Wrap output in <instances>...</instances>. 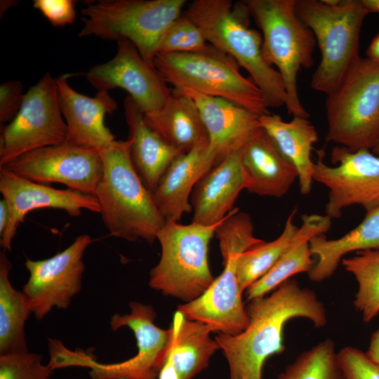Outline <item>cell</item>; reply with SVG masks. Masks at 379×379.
<instances>
[{"mask_svg":"<svg viewBox=\"0 0 379 379\" xmlns=\"http://www.w3.org/2000/svg\"><path fill=\"white\" fill-rule=\"evenodd\" d=\"M249 302L247 327L235 335L220 333L215 337L227 359L229 379H262L266 360L285 350L283 331L289 320L305 318L316 328L327 324L324 304L312 290L301 287L295 279Z\"/></svg>","mask_w":379,"mask_h":379,"instance_id":"cell-1","label":"cell"},{"mask_svg":"<svg viewBox=\"0 0 379 379\" xmlns=\"http://www.w3.org/2000/svg\"><path fill=\"white\" fill-rule=\"evenodd\" d=\"M131 140H115L100 150L101 178L94 196L110 236L153 243L166 220L131 159Z\"/></svg>","mask_w":379,"mask_h":379,"instance_id":"cell-2","label":"cell"},{"mask_svg":"<svg viewBox=\"0 0 379 379\" xmlns=\"http://www.w3.org/2000/svg\"><path fill=\"white\" fill-rule=\"evenodd\" d=\"M183 13L201 29L210 44L248 72L269 107L286 105L282 78L263 55L262 34L249 27L244 1L234 5L229 0H194Z\"/></svg>","mask_w":379,"mask_h":379,"instance_id":"cell-3","label":"cell"},{"mask_svg":"<svg viewBox=\"0 0 379 379\" xmlns=\"http://www.w3.org/2000/svg\"><path fill=\"white\" fill-rule=\"evenodd\" d=\"M295 8L321 54L311 87L327 95L360 57L361 29L369 13L362 0H296Z\"/></svg>","mask_w":379,"mask_h":379,"instance_id":"cell-4","label":"cell"},{"mask_svg":"<svg viewBox=\"0 0 379 379\" xmlns=\"http://www.w3.org/2000/svg\"><path fill=\"white\" fill-rule=\"evenodd\" d=\"M130 312L115 313L110 319L112 331L129 328L136 339L138 352L121 362L102 364L93 355L83 350H70L61 341L55 342L50 349V362L55 369L80 366L90 369L91 379H157L170 352L173 329L158 327L156 312L149 305L130 302Z\"/></svg>","mask_w":379,"mask_h":379,"instance_id":"cell-5","label":"cell"},{"mask_svg":"<svg viewBox=\"0 0 379 379\" xmlns=\"http://www.w3.org/2000/svg\"><path fill=\"white\" fill-rule=\"evenodd\" d=\"M249 14L262 32V53L280 74L286 93V107L293 117L309 118L298 95V76L314 62L316 39L296 12V0H248Z\"/></svg>","mask_w":379,"mask_h":379,"instance_id":"cell-6","label":"cell"},{"mask_svg":"<svg viewBox=\"0 0 379 379\" xmlns=\"http://www.w3.org/2000/svg\"><path fill=\"white\" fill-rule=\"evenodd\" d=\"M185 0H101L81 9L80 37L126 39L152 65L169 27L182 13Z\"/></svg>","mask_w":379,"mask_h":379,"instance_id":"cell-7","label":"cell"},{"mask_svg":"<svg viewBox=\"0 0 379 379\" xmlns=\"http://www.w3.org/2000/svg\"><path fill=\"white\" fill-rule=\"evenodd\" d=\"M222 221L203 225L166 220L157 237L161 257L149 272V286L185 302L203 294L214 280L208 265L209 243Z\"/></svg>","mask_w":379,"mask_h":379,"instance_id":"cell-8","label":"cell"},{"mask_svg":"<svg viewBox=\"0 0 379 379\" xmlns=\"http://www.w3.org/2000/svg\"><path fill=\"white\" fill-rule=\"evenodd\" d=\"M327 142L352 151L379 143V64L359 57L326 95Z\"/></svg>","mask_w":379,"mask_h":379,"instance_id":"cell-9","label":"cell"},{"mask_svg":"<svg viewBox=\"0 0 379 379\" xmlns=\"http://www.w3.org/2000/svg\"><path fill=\"white\" fill-rule=\"evenodd\" d=\"M154 65L173 91L223 98L259 116L270 113L259 88L240 73L232 57L215 47L206 53H158Z\"/></svg>","mask_w":379,"mask_h":379,"instance_id":"cell-10","label":"cell"},{"mask_svg":"<svg viewBox=\"0 0 379 379\" xmlns=\"http://www.w3.org/2000/svg\"><path fill=\"white\" fill-rule=\"evenodd\" d=\"M67 135L55 77L47 72L24 94L18 113L1 130L0 167L30 151L62 144Z\"/></svg>","mask_w":379,"mask_h":379,"instance_id":"cell-11","label":"cell"},{"mask_svg":"<svg viewBox=\"0 0 379 379\" xmlns=\"http://www.w3.org/2000/svg\"><path fill=\"white\" fill-rule=\"evenodd\" d=\"M324 152L317 151L313 180L328 190L326 215L338 218L352 205L368 211L379 205V156L368 149L352 151L335 146L331 151V166L324 161Z\"/></svg>","mask_w":379,"mask_h":379,"instance_id":"cell-12","label":"cell"},{"mask_svg":"<svg viewBox=\"0 0 379 379\" xmlns=\"http://www.w3.org/2000/svg\"><path fill=\"white\" fill-rule=\"evenodd\" d=\"M92 242L88 234H81L51 258L39 260L27 258L25 265L29 277L22 292L37 320H42L53 307H69L81 288L85 270L83 258Z\"/></svg>","mask_w":379,"mask_h":379,"instance_id":"cell-13","label":"cell"},{"mask_svg":"<svg viewBox=\"0 0 379 379\" xmlns=\"http://www.w3.org/2000/svg\"><path fill=\"white\" fill-rule=\"evenodd\" d=\"M0 168L38 183H61L94 195L102 164L99 149L64 142L30 151Z\"/></svg>","mask_w":379,"mask_h":379,"instance_id":"cell-14","label":"cell"},{"mask_svg":"<svg viewBox=\"0 0 379 379\" xmlns=\"http://www.w3.org/2000/svg\"><path fill=\"white\" fill-rule=\"evenodd\" d=\"M117 42L114 57L91 68L84 74L86 79L98 91L117 88L125 90L144 114L159 109L173 89L130 41L120 39Z\"/></svg>","mask_w":379,"mask_h":379,"instance_id":"cell-15","label":"cell"},{"mask_svg":"<svg viewBox=\"0 0 379 379\" xmlns=\"http://www.w3.org/2000/svg\"><path fill=\"white\" fill-rule=\"evenodd\" d=\"M0 192L8 204L9 220L0 244L4 251H11L12 241L26 215L36 209H61L78 217L82 210L100 213L94 195L71 189L58 190L22 178L0 168Z\"/></svg>","mask_w":379,"mask_h":379,"instance_id":"cell-16","label":"cell"},{"mask_svg":"<svg viewBox=\"0 0 379 379\" xmlns=\"http://www.w3.org/2000/svg\"><path fill=\"white\" fill-rule=\"evenodd\" d=\"M232 254L222 260L224 269L199 298L178 306L187 319L204 323L213 332L235 335L248 324L237 275V259Z\"/></svg>","mask_w":379,"mask_h":379,"instance_id":"cell-17","label":"cell"},{"mask_svg":"<svg viewBox=\"0 0 379 379\" xmlns=\"http://www.w3.org/2000/svg\"><path fill=\"white\" fill-rule=\"evenodd\" d=\"M70 76L55 77L59 104L67 127L65 142L99 150L108 147L115 138L105 124V117L117 110V102L107 91H99L93 98L77 92L67 81Z\"/></svg>","mask_w":379,"mask_h":379,"instance_id":"cell-18","label":"cell"},{"mask_svg":"<svg viewBox=\"0 0 379 379\" xmlns=\"http://www.w3.org/2000/svg\"><path fill=\"white\" fill-rule=\"evenodd\" d=\"M173 91L186 94L194 101L217 164L239 152L262 130L259 115L230 100L190 90Z\"/></svg>","mask_w":379,"mask_h":379,"instance_id":"cell-19","label":"cell"},{"mask_svg":"<svg viewBox=\"0 0 379 379\" xmlns=\"http://www.w3.org/2000/svg\"><path fill=\"white\" fill-rule=\"evenodd\" d=\"M216 164L209 140L181 154L171 164L152 192L154 202L166 220L178 222L192 211L189 199L194 186Z\"/></svg>","mask_w":379,"mask_h":379,"instance_id":"cell-20","label":"cell"},{"mask_svg":"<svg viewBox=\"0 0 379 379\" xmlns=\"http://www.w3.org/2000/svg\"><path fill=\"white\" fill-rule=\"evenodd\" d=\"M239 152L218 162L197 182L190 200L192 222L213 225L222 221L233 210L239 194L245 189Z\"/></svg>","mask_w":379,"mask_h":379,"instance_id":"cell-21","label":"cell"},{"mask_svg":"<svg viewBox=\"0 0 379 379\" xmlns=\"http://www.w3.org/2000/svg\"><path fill=\"white\" fill-rule=\"evenodd\" d=\"M245 190L259 196L281 197L298 173L262 128L240 151Z\"/></svg>","mask_w":379,"mask_h":379,"instance_id":"cell-22","label":"cell"},{"mask_svg":"<svg viewBox=\"0 0 379 379\" xmlns=\"http://www.w3.org/2000/svg\"><path fill=\"white\" fill-rule=\"evenodd\" d=\"M124 113L131 140L132 164L145 186L152 193L171 164L183 152L147 124L144 113L129 95L124 100Z\"/></svg>","mask_w":379,"mask_h":379,"instance_id":"cell-23","label":"cell"},{"mask_svg":"<svg viewBox=\"0 0 379 379\" xmlns=\"http://www.w3.org/2000/svg\"><path fill=\"white\" fill-rule=\"evenodd\" d=\"M262 128L271 138L281 154L295 166L298 173L300 193L310 192L314 164L311 159L313 145L318 140L315 126L308 118L293 117L284 121L276 114L260 116Z\"/></svg>","mask_w":379,"mask_h":379,"instance_id":"cell-24","label":"cell"},{"mask_svg":"<svg viewBox=\"0 0 379 379\" xmlns=\"http://www.w3.org/2000/svg\"><path fill=\"white\" fill-rule=\"evenodd\" d=\"M310 251L317 257L308 276L312 281L321 282L331 277L347 253L353 251H379V205L366 211L364 220L354 229L335 239L324 234L309 240Z\"/></svg>","mask_w":379,"mask_h":379,"instance_id":"cell-25","label":"cell"},{"mask_svg":"<svg viewBox=\"0 0 379 379\" xmlns=\"http://www.w3.org/2000/svg\"><path fill=\"white\" fill-rule=\"evenodd\" d=\"M144 118L152 129L183 153L208 140L199 109L186 94L173 91L162 107L144 114Z\"/></svg>","mask_w":379,"mask_h":379,"instance_id":"cell-26","label":"cell"},{"mask_svg":"<svg viewBox=\"0 0 379 379\" xmlns=\"http://www.w3.org/2000/svg\"><path fill=\"white\" fill-rule=\"evenodd\" d=\"M302 225L291 248L278 262L261 278L247 289L248 301L266 295L295 274L307 272L314 265L309 240L314 236L324 234L331 225V218L327 215H304Z\"/></svg>","mask_w":379,"mask_h":379,"instance_id":"cell-27","label":"cell"},{"mask_svg":"<svg viewBox=\"0 0 379 379\" xmlns=\"http://www.w3.org/2000/svg\"><path fill=\"white\" fill-rule=\"evenodd\" d=\"M171 326L173 340L168 354L180 379H192L206 369L213 354L220 347L210 334L208 325L187 319L176 311Z\"/></svg>","mask_w":379,"mask_h":379,"instance_id":"cell-28","label":"cell"},{"mask_svg":"<svg viewBox=\"0 0 379 379\" xmlns=\"http://www.w3.org/2000/svg\"><path fill=\"white\" fill-rule=\"evenodd\" d=\"M12 264L6 251L0 253V354L28 351L25 322L32 314L22 291L15 289L9 279Z\"/></svg>","mask_w":379,"mask_h":379,"instance_id":"cell-29","label":"cell"},{"mask_svg":"<svg viewBox=\"0 0 379 379\" xmlns=\"http://www.w3.org/2000/svg\"><path fill=\"white\" fill-rule=\"evenodd\" d=\"M295 213V209L292 211L277 239L264 241L239 256L237 275L242 291L264 276L293 245L300 230L293 221Z\"/></svg>","mask_w":379,"mask_h":379,"instance_id":"cell-30","label":"cell"},{"mask_svg":"<svg viewBox=\"0 0 379 379\" xmlns=\"http://www.w3.org/2000/svg\"><path fill=\"white\" fill-rule=\"evenodd\" d=\"M342 263L357 282L354 306L363 321L369 323L379 314V251H357L353 257L343 259Z\"/></svg>","mask_w":379,"mask_h":379,"instance_id":"cell-31","label":"cell"},{"mask_svg":"<svg viewBox=\"0 0 379 379\" xmlns=\"http://www.w3.org/2000/svg\"><path fill=\"white\" fill-rule=\"evenodd\" d=\"M277 379H343L334 342L327 338L300 353Z\"/></svg>","mask_w":379,"mask_h":379,"instance_id":"cell-32","label":"cell"},{"mask_svg":"<svg viewBox=\"0 0 379 379\" xmlns=\"http://www.w3.org/2000/svg\"><path fill=\"white\" fill-rule=\"evenodd\" d=\"M215 234L222 260L232 254H241L264 241L254 236L250 216L238 208L228 214L216 228Z\"/></svg>","mask_w":379,"mask_h":379,"instance_id":"cell-33","label":"cell"},{"mask_svg":"<svg viewBox=\"0 0 379 379\" xmlns=\"http://www.w3.org/2000/svg\"><path fill=\"white\" fill-rule=\"evenodd\" d=\"M213 48L201 29L183 13L166 32L158 53H206Z\"/></svg>","mask_w":379,"mask_h":379,"instance_id":"cell-34","label":"cell"},{"mask_svg":"<svg viewBox=\"0 0 379 379\" xmlns=\"http://www.w3.org/2000/svg\"><path fill=\"white\" fill-rule=\"evenodd\" d=\"M29 351L0 354V379H50L53 369Z\"/></svg>","mask_w":379,"mask_h":379,"instance_id":"cell-35","label":"cell"},{"mask_svg":"<svg viewBox=\"0 0 379 379\" xmlns=\"http://www.w3.org/2000/svg\"><path fill=\"white\" fill-rule=\"evenodd\" d=\"M338 359L343 379H379V364L357 347H343Z\"/></svg>","mask_w":379,"mask_h":379,"instance_id":"cell-36","label":"cell"},{"mask_svg":"<svg viewBox=\"0 0 379 379\" xmlns=\"http://www.w3.org/2000/svg\"><path fill=\"white\" fill-rule=\"evenodd\" d=\"M75 5L73 0H34L33 2V7L54 27H64L74 22Z\"/></svg>","mask_w":379,"mask_h":379,"instance_id":"cell-37","label":"cell"},{"mask_svg":"<svg viewBox=\"0 0 379 379\" xmlns=\"http://www.w3.org/2000/svg\"><path fill=\"white\" fill-rule=\"evenodd\" d=\"M25 93L20 81H8L0 86V124L11 121L18 113Z\"/></svg>","mask_w":379,"mask_h":379,"instance_id":"cell-38","label":"cell"},{"mask_svg":"<svg viewBox=\"0 0 379 379\" xmlns=\"http://www.w3.org/2000/svg\"><path fill=\"white\" fill-rule=\"evenodd\" d=\"M366 354L371 360L379 364V329L371 333Z\"/></svg>","mask_w":379,"mask_h":379,"instance_id":"cell-39","label":"cell"},{"mask_svg":"<svg viewBox=\"0 0 379 379\" xmlns=\"http://www.w3.org/2000/svg\"><path fill=\"white\" fill-rule=\"evenodd\" d=\"M157 379H180L172 362L166 359Z\"/></svg>","mask_w":379,"mask_h":379,"instance_id":"cell-40","label":"cell"},{"mask_svg":"<svg viewBox=\"0 0 379 379\" xmlns=\"http://www.w3.org/2000/svg\"><path fill=\"white\" fill-rule=\"evenodd\" d=\"M9 220V210L4 199L0 201V236L4 232Z\"/></svg>","mask_w":379,"mask_h":379,"instance_id":"cell-41","label":"cell"},{"mask_svg":"<svg viewBox=\"0 0 379 379\" xmlns=\"http://www.w3.org/2000/svg\"><path fill=\"white\" fill-rule=\"evenodd\" d=\"M367 58L379 64V34L371 41L366 51Z\"/></svg>","mask_w":379,"mask_h":379,"instance_id":"cell-42","label":"cell"},{"mask_svg":"<svg viewBox=\"0 0 379 379\" xmlns=\"http://www.w3.org/2000/svg\"><path fill=\"white\" fill-rule=\"evenodd\" d=\"M369 13H379V0H362Z\"/></svg>","mask_w":379,"mask_h":379,"instance_id":"cell-43","label":"cell"},{"mask_svg":"<svg viewBox=\"0 0 379 379\" xmlns=\"http://www.w3.org/2000/svg\"><path fill=\"white\" fill-rule=\"evenodd\" d=\"M373 153L379 156V143L372 149Z\"/></svg>","mask_w":379,"mask_h":379,"instance_id":"cell-44","label":"cell"}]
</instances>
